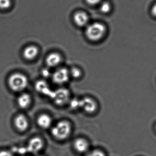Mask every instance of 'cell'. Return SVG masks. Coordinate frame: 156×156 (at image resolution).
Instances as JSON below:
<instances>
[{"mask_svg":"<svg viewBox=\"0 0 156 156\" xmlns=\"http://www.w3.org/2000/svg\"><path fill=\"white\" fill-rule=\"evenodd\" d=\"M105 27L103 24L99 23H94L88 26L86 28V36L89 40L97 41L100 40L104 35Z\"/></svg>","mask_w":156,"mask_h":156,"instance_id":"6da1fadb","label":"cell"},{"mask_svg":"<svg viewBox=\"0 0 156 156\" xmlns=\"http://www.w3.org/2000/svg\"><path fill=\"white\" fill-rule=\"evenodd\" d=\"M71 132V126L69 122L66 121L58 122L52 128V134L54 137L58 140L66 139Z\"/></svg>","mask_w":156,"mask_h":156,"instance_id":"7a4b0ae2","label":"cell"},{"mask_svg":"<svg viewBox=\"0 0 156 156\" xmlns=\"http://www.w3.org/2000/svg\"><path fill=\"white\" fill-rule=\"evenodd\" d=\"M8 83L12 90L20 91L25 89L28 84V80L25 76L20 73H15L10 76Z\"/></svg>","mask_w":156,"mask_h":156,"instance_id":"3957f363","label":"cell"},{"mask_svg":"<svg viewBox=\"0 0 156 156\" xmlns=\"http://www.w3.org/2000/svg\"><path fill=\"white\" fill-rule=\"evenodd\" d=\"M69 91L67 89H58L55 91H53V94L50 98L57 105H62L68 101L69 98Z\"/></svg>","mask_w":156,"mask_h":156,"instance_id":"277c9868","label":"cell"},{"mask_svg":"<svg viewBox=\"0 0 156 156\" xmlns=\"http://www.w3.org/2000/svg\"><path fill=\"white\" fill-rule=\"evenodd\" d=\"M69 72L66 68H60L53 74L52 79L55 83L61 84L66 83L69 79Z\"/></svg>","mask_w":156,"mask_h":156,"instance_id":"5b68a950","label":"cell"},{"mask_svg":"<svg viewBox=\"0 0 156 156\" xmlns=\"http://www.w3.org/2000/svg\"><path fill=\"white\" fill-rule=\"evenodd\" d=\"M43 146L44 142L43 140L39 137H35L29 141L26 149L27 152L37 154L42 149Z\"/></svg>","mask_w":156,"mask_h":156,"instance_id":"8992f818","label":"cell"},{"mask_svg":"<svg viewBox=\"0 0 156 156\" xmlns=\"http://www.w3.org/2000/svg\"><path fill=\"white\" fill-rule=\"evenodd\" d=\"M80 108L83 109L86 112L92 113L96 110L97 104L91 98L85 97L80 100Z\"/></svg>","mask_w":156,"mask_h":156,"instance_id":"52a82bcc","label":"cell"},{"mask_svg":"<svg viewBox=\"0 0 156 156\" xmlns=\"http://www.w3.org/2000/svg\"><path fill=\"white\" fill-rule=\"evenodd\" d=\"M14 124L16 129L21 132L26 131L29 126L27 118L23 114L18 115L16 117Z\"/></svg>","mask_w":156,"mask_h":156,"instance_id":"ba28073f","label":"cell"},{"mask_svg":"<svg viewBox=\"0 0 156 156\" xmlns=\"http://www.w3.org/2000/svg\"><path fill=\"white\" fill-rule=\"evenodd\" d=\"M62 60L61 55L58 53H52L49 54L46 59V62L48 66L54 67L59 65Z\"/></svg>","mask_w":156,"mask_h":156,"instance_id":"9c48e42d","label":"cell"},{"mask_svg":"<svg viewBox=\"0 0 156 156\" xmlns=\"http://www.w3.org/2000/svg\"><path fill=\"white\" fill-rule=\"evenodd\" d=\"M36 90L40 93L51 97L53 91L51 90L48 84L44 81H39L35 84Z\"/></svg>","mask_w":156,"mask_h":156,"instance_id":"30bf717a","label":"cell"},{"mask_svg":"<svg viewBox=\"0 0 156 156\" xmlns=\"http://www.w3.org/2000/svg\"><path fill=\"white\" fill-rule=\"evenodd\" d=\"M38 54V49L34 45L29 46L25 48L23 51L24 57L28 60L34 59Z\"/></svg>","mask_w":156,"mask_h":156,"instance_id":"8fae6325","label":"cell"},{"mask_svg":"<svg viewBox=\"0 0 156 156\" xmlns=\"http://www.w3.org/2000/svg\"><path fill=\"white\" fill-rule=\"evenodd\" d=\"M89 144L87 141L83 139L79 138L76 139L74 143V147L76 151L79 153H84L89 149Z\"/></svg>","mask_w":156,"mask_h":156,"instance_id":"7c38bea8","label":"cell"},{"mask_svg":"<svg viewBox=\"0 0 156 156\" xmlns=\"http://www.w3.org/2000/svg\"><path fill=\"white\" fill-rule=\"evenodd\" d=\"M74 21L79 26H85L89 21V17L84 12H79L76 13L74 16Z\"/></svg>","mask_w":156,"mask_h":156,"instance_id":"4fadbf2b","label":"cell"},{"mask_svg":"<svg viewBox=\"0 0 156 156\" xmlns=\"http://www.w3.org/2000/svg\"><path fill=\"white\" fill-rule=\"evenodd\" d=\"M37 124L43 129L49 128L52 124V119L47 114L41 115L37 118Z\"/></svg>","mask_w":156,"mask_h":156,"instance_id":"5bb4252c","label":"cell"},{"mask_svg":"<svg viewBox=\"0 0 156 156\" xmlns=\"http://www.w3.org/2000/svg\"><path fill=\"white\" fill-rule=\"evenodd\" d=\"M31 101V98L28 94H21L18 98V105L21 108H26L29 106Z\"/></svg>","mask_w":156,"mask_h":156,"instance_id":"9a60e30c","label":"cell"},{"mask_svg":"<svg viewBox=\"0 0 156 156\" xmlns=\"http://www.w3.org/2000/svg\"><path fill=\"white\" fill-rule=\"evenodd\" d=\"M11 0H0V9H8L11 6Z\"/></svg>","mask_w":156,"mask_h":156,"instance_id":"2e32d148","label":"cell"},{"mask_svg":"<svg viewBox=\"0 0 156 156\" xmlns=\"http://www.w3.org/2000/svg\"><path fill=\"white\" fill-rule=\"evenodd\" d=\"M100 9L102 12H108L111 10V5L108 2H104L101 5Z\"/></svg>","mask_w":156,"mask_h":156,"instance_id":"e0dca14e","label":"cell"},{"mask_svg":"<svg viewBox=\"0 0 156 156\" xmlns=\"http://www.w3.org/2000/svg\"><path fill=\"white\" fill-rule=\"evenodd\" d=\"M69 75H71L73 77L78 78L80 76L81 72L77 68H73L69 72Z\"/></svg>","mask_w":156,"mask_h":156,"instance_id":"ac0fdd59","label":"cell"},{"mask_svg":"<svg viewBox=\"0 0 156 156\" xmlns=\"http://www.w3.org/2000/svg\"><path fill=\"white\" fill-rule=\"evenodd\" d=\"M70 107L72 109H76L80 108V100L74 99L70 101Z\"/></svg>","mask_w":156,"mask_h":156,"instance_id":"d6986e66","label":"cell"},{"mask_svg":"<svg viewBox=\"0 0 156 156\" xmlns=\"http://www.w3.org/2000/svg\"><path fill=\"white\" fill-rule=\"evenodd\" d=\"M87 156H105V155L102 151L96 150L89 153Z\"/></svg>","mask_w":156,"mask_h":156,"instance_id":"ffe728a7","label":"cell"},{"mask_svg":"<svg viewBox=\"0 0 156 156\" xmlns=\"http://www.w3.org/2000/svg\"><path fill=\"white\" fill-rule=\"evenodd\" d=\"M0 156H14V155L11 151L2 150L0 151Z\"/></svg>","mask_w":156,"mask_h":156,"instance_id":"44dd1931","label":"cell"},{"mask_svg":"<svg viewBox=\"0 0 156 156\" xmlns=\"http://www.w3.org/2000/svg\"><path fill=\"white\" fill-rule=\"evenodd\" d=\"M101 0H86V2L88 4L92 5H94L97 4L99 3Z\"/></svg>","mask_w":156,"mask_h":156,"instance_id":"7402d4cb","label":"cell"},{"mask_svg":"<svg viewBox=\"0 0 156 156\" xmlns=\"http://www.w3.org/2000/svg\"><path fill=\"white\" fill-rule=\"evenodd\" d=\"M151 11H152V14L156 16V4L153 6Z\"/></svg>","mask_w":156,"mask_h":156,"instance_id":"603a6c76","label":"cell"},{"mask_svg":"<svg viewBox=\"0 0 156 156\" xmlns=\"http://www.w3.org/2000/svg\"><path fill=\"white\" fill-rule=\"evenodd\" d=\"M43 75L44 77H48L50 75L49 71L46 69H44V71H43Z\"/></svg>","mask_w":156,"mask_h":156,"instance_id":"cb8c5ba5","label":"cell"},{"mask_svg":"<svg viewBox=\"0 0 156 156\" xmlns=\"http://www.w3.org/2000/svg\"><path fill=\"white\" fill-rule=\"evenodd\" d=\"M155 130L156 131V124L155 125Z\"/></svg>","mask_w":156,"mask_h":156,"instance_id":"d4e9b609","label":"cell"}]
</instances>
